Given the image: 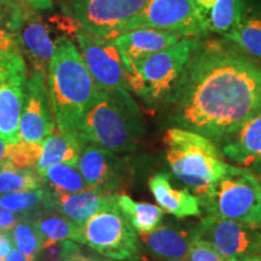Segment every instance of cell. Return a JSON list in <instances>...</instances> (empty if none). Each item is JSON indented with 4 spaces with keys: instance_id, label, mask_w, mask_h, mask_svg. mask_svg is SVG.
<instances>
[{
    "instance_id": "obj_1",
    "label": "cell",
    "mask_w": 261,
    "mask_h": 261,
    "mask_svg": "<svg viewBox=\"0 0 261 261\" xmlns=\"http://www.w3.org/2000/svg\"><path fill=\"white\" fill-rule=\"evenodd\" d=\"M171 106L175 127L218 145L261 112V68L240 48L198 40Z\"/></svg>"
},
{
    "instance_id": "obj_2",
    "label": "cell",
    "mask_w": 261,
    "mask_h": 261,
    "mask_svg": "<svg viewBox=\"0 0 261 261\" xmlns=\"http://www.w3.org/2000/svg\"><path fill=\"white\" fill-rule=\"evenodd\" d=\"M46 79L57 129L84 146L81 121L98 89L76 45L68 37L58 41Z\"/></svg>"
},
{
    "instance_id": "obj_3",
    "label": "cell",
    "mask_w": 261,
    "mask_h": 261,
    "mask_svg": "<svg viewBox=\"0 0 261 261\" xmlns=\"http://www.w3.org/2000/svg\"><path fill=\"white\" fill-rule=\"evenodd\" d=\"M144 135V117L125 87L98 90L80 127L84 145L93 144L116 154L136 150Z\"/></svg>"
},
{
    "instance_id": "obj_4",
    "label": "cell",
    "mask_w": 261,
    "mask_h": 261,
    "mask_svg": "<svg viewBox=\"0 0 261 261\" xmlns=\"http://www.w3.org/2000/svg\"><path fill=\"white\" fill-rule=\"evenodd\" d=\"M163 144L173 175L198 198L210 192L228 167L214 142L191 130L171 127Z\"/></svg>"
},
{
    "instance_id": "obj_5",
    "label": "cell",
    "mask_w": 261,
    "mask_h": 261,
    "mask_svg": "<svg viewBox=\"0 0 261 261\" xmlns=\"http://www.w3.org/2000/svg\"><path fill=\"white\" fill-rule=\"evenodd\" d=\"M198 200L208 214L260 227L261 180L246 168L228 165L223 177Z\"/></svg>"
},
{
    "instance_id": "obj_6",
    "label": "cell",
    "mask_w": 261,
    "mask_h": 261,
    "mask_svg": "<svg viewBox=\"0 0 261 261\" xmlns=\"http://www.w3.org/2000/svg\"><path fill=\"white\" fill-rule=\"evenodd\" d=\"M197 44V38H182L172 46L137 62L129 68L138 70L143 79L144 94L142 99L149 104H171Z\"/></svg>"
},
{
    "instance_id": "obj_7",
    "label": "cell",
    "mask_w": 261,
    "mask_h": 261,
    "mask_svg": "<svg viewBox=\"0 0 261 261\" xmlns=\"http://www.w3.org/2000/svg\"><path fill=\"white\" fill-rule=\"evenodd\" d=\"M80 244L99 255L120 261H140L138 233L114 205L99 212L81 226Z\"/></svg>"
},
{
    "instance_id": "obj_8",
    "label": "cell",
    "mask_w": 261,
    "mask_h": 261,
    "mask_svg": "<svg viewBox=\"0 0 261 261\" xmlns=\"http://www.w3.org/2000/svg\"><path fill=\"white\" fill-rule=\"evenodd\" d=\"M81 29L73 17L54 16L44 18L32 8L25 14L19 32V52L32 70H40L47 74L48 64L61 38L74 35Z\"/></svg>"
},
{
    "instance_id": "obj_9",
    "label": "cell",
    "mask_w": 261,
    "mask_h": 261,
    "mask_svg": "<svg viewBox=\"0 0 261 261\" xmlns=\"http://www.w3.org/2000/svg\"><path fill=\"white\" fill-rule=\"evenodd\" d=\"M148 0H67L80 27L97 37L114 40L144 9Z\"/></svg>"
},
{
    "instance_id": "obj_10",
    "label": "cell",
    "mask_w": 261,
    "mask_h": 261,
    "mask_svg": "<svg viewBox=\"0 0 261 261\" xmlns=\"http://www.w3.org/2000/svg\"><path fill=\"white\" fill-rule=\"evenodd\" d=\"M196 232L226 261L261 257V228L207 214L196 225Z\"/></svg>"
},
{
    "instance_id": "obj_11",
    "label": "cell",
    "mask_w": 261,
    "mask_h": 261,
    "mask_svg": "<svg viewBox=\"0 0 261 261\" xmlns=\"http://www.w3.org/2000/svg\"><path fill=\"white\" fill-rule=\"evenodd\" d=\"M28 65L18 54L0 51V138L8 144L19 142L18 128Z\"/></svg>"
},
{
    "instance_id": "obj_12",
    "label": "cell",
    "mask_w": 261,
    "mask_h": 261,
    "mask_svg": "<svg viewBox=\"0 0 261 261\" xmlns=\"http://www.w3.org/2000/svg\"><path fill=\"white\" fill-rule=\"evenodd\" d=\"M76 166L87 187L108 195L123 194L132 175L128 160L93 144L83 146Z\"/></svg>"
},
{
    "instance_id": "obj_13",
    "label": "cell",
    "mask_w": 261,
    "mask_h": 261,
    "mask_svg": "<svg viewBox=\"0 0 261 261\" xmlns=\"http://www.w3.org/2000/svg\"><path fill=\"white\" fill-rule=\"evenodd\" d=\"M56 128L46 74L40 70H32L24 86L18 128L19 140L41 143Z\"/></svg>"
},
{
    "instance_id": "obj_14",
    "label": "cell",
    "mask_w": 261,
    "mask_h": 261,
    "mask_svg": "<svg viewBox=\"0 0 261 261\" xmlns=\"http://www.w3.org/2000/svg\"><path fill=\"white\" fill-rule=\"evenodd\" d=\"M75 39L77 50L98 90L126 89V68L114 40L97 37L83 28Z\"/></svg>"
},
{
    "instance_id": "obj_15",
    "label": "cell",
    "mask_w": 261,
    "mask_h": 261,
    "mask_svg": "<svg viewBox=\"0 0 261 261\" xmlns=\"http://www.w3.org/2000/svg\"><path fill=\"white\" fill-rule=\"evenodd\" d=\"M137 28L160 29L181 38H198L204 34L191 0H148L122 33Z\"/></svg>"
},
{
    "instance_id": "obj_16",
    "label": "cell",
    "mask_w": 261,
    "mask_h": 261,
    "mask_svg": "<svg viewBox=\"0 0 261 261\" xmlns=\"http://www.w3.org/2000/svg\"><path fill=\"white\" fill-rule=\"evenodd\" d=\"M228 161L240 165L261 180V112L218 144Z\"/></svg>"
},
{
    "instance_id": "obj_17",
    "label": "cell",
    "mask_w": 261,
    "mask_h": 261,
    "mask_svg": "<svg viewBox=\"0 0 261 261\" xmlns=\"http://www.w3.org/2000/svg\"><path fill=\"white\" fill-rule=\"evenodd\" d=\"M196 233V226L161 224L148 233L139 234V242L158 261H185Z\"/></svg>"
},
{
    "instance_id": "obj_18",
    "label": "cell",
    "mask_w": 261,
    "mask_h": 261,
    "mask_svg": "<svg viewBox=\"0 0 261 261\" xmlns=\"http://www.w3.org/2000/svg\"><path fill=\"white\" fill-rule=\"evenodd\" d=\"M182 39L179 35L154 28H137L125 32L114 39L120 50L126 69L137 62L167 48Z\"/></svg>"
},
{
    "instance_id": "obj_19",
    "label": "cell",
    "mask_w": 261,
    "mask_h": 261,
    "mask_svg": "<svg viewBox=\"0 0 261 261\" xmlns=\"http://www.w3.org/2000/svg\"><path fill=\"white\" fill-rule=\"evenodd\" d=\"M47 194L51 210L64 215L80 226L93 215L117 204V196L103 194L92 189L75 194H52L50 191H47Z\"/></svg>"
},
{
    "instance_id": "obj_20",
    "label": "cell",
    "mask_w": 261,
    "mask_h": 261,
    "mask_svg": "<svg viewBox=\"0 0 261 261\" xmlns=\"http://www.w3.org/2000/svg\"><path fill=\"white\" fill-rule=\"evenodd\" d=\"M149 189L165 213L178 219L200 217L202 207L197 196L189 189H178L172 185L169 175L159 172L149 179Z\"/></svg>"
},
{
    "instance_id": "obj_21",
    "label": "cell",
    "mask_w": 261,
    "mask_h": 261,
    "mask_svg": "<svg viewBox=\"0 0 261 261\" xmlns=\"http://www.w3.org/2000/svg\"><path fill=\"white\" fill-rule=\"evenodd\" d=\"M203 33L226 38L240 21L244 0H191Z\"/></svg>"
},
{
    "instance_id": "obj_22",
    "label": "cell",
    "mask_w": 261,
    "mask_h": 261,
    "mask_svg": "<svg viewBox=\"0 0 261 261\" xmlns=\"http://www.w3.org/2000/svg\"><path fill=\"white\" fill-rule=\"evenodd\" d=\"M226 39L247 56L261 61V2H244L240 21Z\"/></svg>"
},
{
    "instance_id": "obj_23",
    "label": "cell",
    "mask_w": 261,
    "mask_h": 261,
    "mask_svg": "<svg viewBox=\"0 0 261 261\" xmlns=\"http://www.w3.org/2000/svg\"><path fill=\"white\" fill-rule=\"evenodd\" d=\"M83 145L77 140L62 135L56 128L54 133L41 142L40 158L38 160L35 171L42 175L50 166L55 163H71L77 165Z\"/></svg>"
},
{
    "instance_id": "obj_24",
    "label": "cell",
    "mask_w": 261,
    "mask_h": 261,
    "mask_svg": "<svg viewBox=\"0 0 261 261\" xmlns=\"http://www.w3.org/2000/svg\"><path fill=\"white\" fill-rule=\"evenodd\" d=\"M29 6L24 0H0V51L19 52V32Z\"/></svg>"
},
{
    "instance_id": "obj_25",
    "label": "cell",
    "mask_w": 261,
    "mask_h": 261,
    "mask_svg": "<svg viewBox=\"0 0 261 261\" xmlns=\"http://www.w3.org/2000/svg\"><path fill=\"white\" fill-rule=\"evenodd\" d=\"M0 205L18 215L21 219L35 220L45 212L51 211L50 197L42 187L0 195Z\"/></svg>"
},
{
    "instance_id": "obj_26",
    "label": "cell",
    "mask_w": 261,
    "mask_h": 261,
    "mask_svg": "<svg viewBox=\"0 0 261 261\" xmlns=\"http://www.w3.org/2000/svg\"><path fill=\"white\" fill-rule=\"evenodd\" d=\"M117 207L138 234L148 233L162 224L163 212L159 205L135 201L128 195L117 196Z\"/></svg>"
},
{
    "instance_id": "obj_27",
    "label": "cell",
    "mask_w": 261,
    "mask_h": 261,
    "mask_svg": "<svg viewBox=\"0 0 261 261\" xmlns=\"http://www.w3.org/2000/svg\"><path fill=\"white\" fill-rule=\"evenodd\" d=\"M41 187L52 194H75L90 189L76 165L55 163L41 175Z\"/></svg>"
},
{
    "instance_id": "obj_28",
    "label": "cell",
    "mask_w": 261,
    "mask_h": 261,
    "mask_svg": "<svg viewBox=\"0 0 261 261\" xmlns=\"http://www.w3.org/2000/svg\"><path fill=\"white\" fill-rule=\"evenodd\" d=\"M39 232L45 242L73 241L80 244L81 226L56 211H47L35 219Z\"/></svg>"
},
{
    "instance_id": "obj_29",
    "label": "cell",
    "mask_w": 261,
    "mask_h": 261,
    "mask_svg": "<svg viewBox=\"0 0 261 261\" xmlns=\"http://www.w3.org/2000/svg\"><path fill=\"white\" fill-rule=\"evenodd\" d=\"M14 247L27 261H38L44 241L35 220L19 219L11 230Z\"/></svg>"
},
{
    "instance_id": "obj_30",
    "label": "cell",
    "mask_w": 261,
    "mask_h": 261,
    "mask_svg": "<svg viewBox=\"0 0 261 261\" xmlns=\"http://www.w3.org/2000/svg\"><path fill=\"white\" fill-rule=\"evenodd\" d=\"M41 188V178L33 169H19L8 161L0 166V195Z\"/></svg>"
},
{
    "instance_id": "obj_31",
    "label": "cell",
    "mask_w": 261,
    "mask_h": 261,
    "mask_svg": "<svg viewBox=\"0 0 261 261\" xmlns=\"http://www.w3.org/2000/svg\"><path fill=\"white\" fill-rule=\"evenodd\" d=\"M40 152L41 143H28L19 140L14 144L6 145L4 160L19 169L35 171Z\"/></svg>"
},
{
    "instance_id": "obj_32",
    "label": "cell",
    "mask_w": 261,
    "mask_h": 261,
    "mask_svg": "<svg viewBox=\"0 0 261 261\" xmlns=\"http://www.w3.org/2000/svg\"><path fill=\"white\" fill-rule=\"evenodd\" d=\"M81 244L73 241H58V242L42 243L38 261H63L75 252Z\"/></svg>"
},
{
    "instance_id": "obj_33",
    "label": "cell",
    "mask_w": 261,
    "mask_h": 261,
    "mask_svg": "<svg viewBox=\"0 0 261 261\" xmlns=\"http://www.w3.org/2000/svg\"><path fill=\"white\" fill-rule=\"evenodd\" d=\"M185 261H226L207 241L198 236L197 232L192 238L189 253Z\"/></svg>"
},
{
    "instance_id": "obj_34",
    "label": "cell",
    "mask_w": 261,
    "mask_h": 261,
    "mask_svg": "<svg viewBox=\"0 0 261 261\" xmlns=\"http://www.w3.org/2000/svg\"><path fill=\"white\" fill-rule=\"evenodd\" d=\"M63 261H120V260H113L109 257L102 256L96 252H90V250L85 249L83 244L77 248L75 252L70 254L69 256L65 257Z\"/></svg>"
},
{
    "instance_id": "obj_35",
    "label": "cell",
    "mask_w": 261,
    "mask_h": 261,
    "mask_svg": "<svg viewBox=\"0 0 261 261\" xmlns=\"http://www.w3.org/2000/svg\"><path fill=\"white\" fill-rule=\"evenodd\" d=\"M19 219L21 218L18 215H16L15 213H12V212H10L9 210L3 207V205H0V228L11 232V230L17 224Z\"/></svg>"
},
{
    "instance_id": "obj_36",
    "label": "cell",
    "mask_w": 261,
    "mask_h": 261,
    "mask_svg": "<svg viewBox=\"0 0 261 261\" xmlns=\"http://www.w3.org/2000/svg\"><path fill=\"white\" fill-rule=\"evenodd\" d=\"M14 248L11 232L9 231H0V259L4 260L5 256L11 252Z\"/></svg>"
},
{
    "instance_id": "obj_37",
    "label": "cell",
    "mask_w": 261,
    "mask_h": 261,
    "mask_svg": "<svg viewBox=\"0 0 261 261\" xmlns=\"http://www.w3.org/2000/svg\"><path fill=\"white\" fill-rule=\"evenodd\" d=\"M35 11H47L54 6V0H24Z\"/></svg>"
},
{
    "instance_id": "obj_38",
    "label": "cell",
    "mask_w": 261,
    "mask_h": 261,
    "mask_svg": "<svg viewBox=\"0 0 261 261\" xmlns=\"http://www.w3.org/2000/svg\"><path fill=\"white\" fill-rule=\"evenodd\" d=\"M3 261H27V260H25V257L14 247L11 252L5 256V259Z\"/></svg>"
},
{
    "instance_id": "obj_39",
    "label": "cell",
    "mask_w": 261,
    "mask_h": 261,
    "mask_svg": "<svg viewBox=\"0 0 261 261\" xmlns=\"http://www.w3.org/2000/svg\"><path fill=\"white\" fill-rule=\"evenodd\" d=\"M5 150H6V143L0 138V166H2V163L5 159Z\"/></svg>"
},
{
    "instance_id": "obj_40",
    "label": "cell",
    "mask_w": 261,
    "mask_h": 261,
    "mask_svg": "<svg viewBox=\"0 0 261 261\" xmlns=\"http://www.w3.org/2000/svg\"><path fill=\"white\" fill-rule=\"evenodd\" d=\"M248 261H261V257L256 256V257H253V259H250V260H248Z\"/></svg>"
},
{
    "instance_id": "obj_41",
    "label": "cell",
    "mask_w": 261,
    "mask_h": 261,
    "mask_svg": "<svg viewBox=\"0 0 261 261\" xmlns=\"http://www.w3.org/2000/svg\"><path fill=\"white\" fill-rule=\"evenodd\" d=\"M260 228H261V225H260Z\"/></svg>"
}]
</instances>
